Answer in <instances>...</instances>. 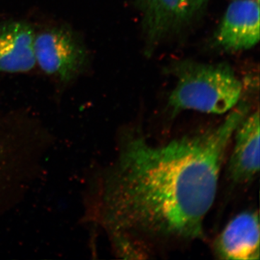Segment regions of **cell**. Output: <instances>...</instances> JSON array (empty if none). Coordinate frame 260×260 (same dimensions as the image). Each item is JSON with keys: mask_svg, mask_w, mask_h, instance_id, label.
<instances>
[{"mask_svg": "<svg viewBox=\"0 0 260 260\" xmlns=\"http://www.w3.org/2000/svg\"><path fill=\"white\" fill-rule=\"evenodd\" d=\"M232 110L218 125L164 144L135 128L121 134L102 196L113 242H129L145 254L150 245L204 239L228 148L249 106Z\"/></svg>", "mask_w": 260, "mask_h": 260, "instance_id": "cell-1", "label": "cell"}, {"mask_svg": "<svg viewBox=\"0 0 260 260\" xmlns=\"http://www.w3.org/2000/svg\"><path fill=\"white\" fill-rule=\"evenodd\" d=\"M174 75L177 83L168 102L174 112L223 114L232 110L242 97V82L225 64L184 61L174 68Z\"/></svg>", "mask_w": 260, "mask_h": 260, "instance_id": "cell-2", "label": "cell"}, {"mask_svg": "<svg viewBox=\"0 0 260 260\" xmlns=\"http://www.w3.org/2000/svg\"><path fill=\"white\" fill-rule=\"evenodd\" d=\"M36 62L45 74L63 84L74 81L89 64V54L81 37L64 25L36 32Z\"/></svg>", "mask_w": 260, "mask_h": 260, "instance_id": "cell-3", "label": "cell"}, {"mask_svg": "<svg viewBox=\"0 0 260 260\" xmlns=\"http://www.w3.org/2000/svg\"><path fill=\"white\" fill-rule=\"evenodd\" d=\"M205 0H140L148 52L169 34L190 23Z\"/></svg>", "mask_w": 260, "mask_h": 260, "instance_id": "cell-4", "label": "cell"}, {"mask_svg": "<svg viewBox=\"0 0 260 260\" xmlns=\"http://www.w3.org/2000/svg\"><path fill=\"white\" fill-rule=\"evenodd\" d=\"M225 51L246 50L259 41V0H233L215 35Z\"/></svg>", "mask_w": 260, "mask_h": 260, "instance_id": "cell-5", "label": "cell"}, {"mask_svg": "<svg viewBox=\"0 0 260 260\" xmlns=\"http://www.w3.org/2000/svg\"><path fill=\"white\" fill-rule=\"evenodd\" d=\"M259 215L254 211L239 214L227 224L214 243L219 259H259Z\"/></svg>", "mask_w": 260, "mask_h": 260, "instance_id": "cell-6", "label": "cell"}, {"mask_svg": "<svg viewBox=\"0 0 260 260\" xmlns=\"http://www.w3.org/2000/svg\"><path fill=\"white\" fill-rule=\"evenodd\" d=\"M35 37L32 25L23 20L0 24V73H25L34 69Z\"/></svg>", "mask_w": 260, "mask_h": 260, "instance_id": "cell-7", "label": "cell"}, {"mask_svg": "<svg viewBox=\"0 0 260 260\" xmlns=\"http://www.w3.org/2000/svg\"><path fill=\"white\" fill-rule=\"evenodd\" d=\"M233 138L234 147L228 174L233 182L246 184L254 179L259 171V110L245 116Z\"/></svg>", "mask_w": 260, "mask_h": 260, "instance_id": "cell-8", "label": "cell"}, {"mask_svg": "<svg viewBox=\"0 0 260 260\" xmlns=\"http://www.w3.org/2000/svg\"><path fill=\"white\" fill-rule=\"evenodd\" d=\"M5 148L4 145L2 143L0 140V175H1L2 172H3V168H4V164L5 162Z\"/></svg>", "mask_w": 260, "mask_h": 260, "instance_id": "cell-9", "label": "cell"}, {"mask_svg": "<svg viewBox=\"0 0 260 260\" xmlns=\"http://www.w3.org/2000/svg\"><path fill=\"white\" fill-rule=\"evenodd\" d=\"M125 245H126V244H120V246H125ZM127 245H129V244H127ZM117 246H119V245H117ZM129 246H131V245H129ZM133 248H134V247H133ZM139 252H140V251H139ZM140 254H141V253H140ZM142 255H143V254H142Z\"/></svg>", "mask_w": 260, "mask_h": 260, "instance_id": "cell-10", "label": "cell"}]
</instances>
